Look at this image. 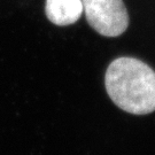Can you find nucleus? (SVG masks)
I'll return each mask as SVG.
<instances>
[{"instance_id":"f257e3e1","label":"nucleus","mask_w":155,"mask_h":155,"mask_svg":"<svg viewBox=\"0 0 155 155\" xmlns=\"http://www.w3.org/2000/svg\"><path fill=\"white\" fill-rule=\"evenodd\" d=\"M105 84L111 101L134 115L155 110V71L134 58H118L106 71Z\"/></svg>"},{"instance_id":"f03ea898","label":"nucleus","mask_w":155,"mask_h":155,"mask_svg":"<svg viewBox=\"0 0 155 155\" xmlns=\"http://www.w3.org/2000/svg\"><path fill=\"white\" fill-rule=\"evenodd\" d=\"M89 24L105 37H117L129 25V15L122 0H82Z\"/></svg>"},{"instance_id":"7ed1b4c3","label":"nucleus","mask_w":155,"mask_h":155,"mask_svg":"<svg viewBox=\"0 0 155 155\" xmlns=\"http://www.w3.org/2000/svg\"><path fill=\"white\" fill-rule=\"evenodd\" d=\"M46 16L56 25H69L83 13L82 0H46Z\"/></svg>"}]
</instances>
